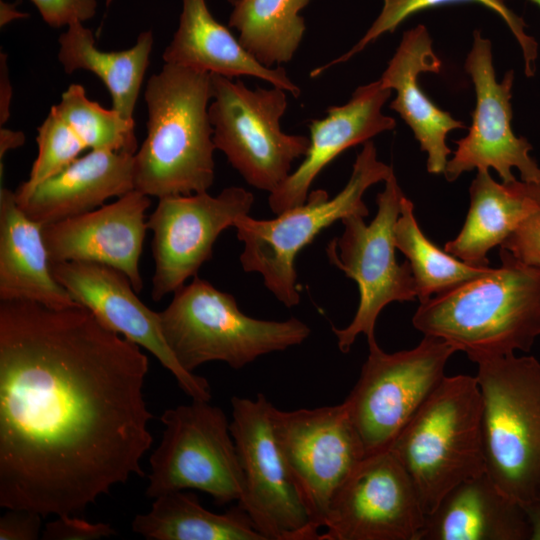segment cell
Returning <instances> with one entry per match:
<instances>
[{
	"label": "cell",
	"mask_w": 540,
	"mask_h": 540,
	"mask_svg": "<svg viewBox=\"0 0 540 540\" xmlns=\"http://www.w3.org/2000/svg\"><path fill=\"white\" fill-rule=\"evenodd\" d=\"M148 370L80 304L0 300V507L77 515L144 477Z\"/></svg>",
	"instance_id": "1"
},
{
	"label": "cell",
	"mask_w": 540,
	"mask_h": 540,
	"mask_svg": "<svg viewBox=\"0 0 540 540\" xmlns=\"http://www.w3.org/2000/svg\"><path fill=\"white\" fill-rule=\"evenodd\" d=\"M501 264L420 303L413 326L441 338L472 362L528 352L540 337V268L500 248Z\"/></svg>",
	"instance_id": "2"
},
{
	"label": "cell",
	"mask_w": 540,
	"mask_h": 540,
	"mask_svg": "<svg viewBox=\"0 0 540 540\" xmlns=\"http://www.w3.org/2000/svg\"><path fill=\"white\" fill-rule=\"evenodd\" d=\"M147 136L134 155L135 190L158 199L207 192L215 178L211 74L165 63L148 80Z\"/></svg>",
	"instance_id": "3"
},
{
	"label": "cell",
	"mask_w": 540,
	"mask_h": 540,
	"mask_svg": "<svg viewBox=\"0 0 540 540\" xmlns=\"http://www.w3.org/2000/svg\"><path fill=\"white\" fill-rule=\"evenodd\" d=\"M431 513L458 484L485 473L482 398L475 376H445L388 448Z\"/></svg>",
	"instance_id": "4"
},
{
	"label": "cell",
	"mask_w": 540,
	"mask_h": 540,
	"mask_svg": "<svg viewBox=\"0 0 540 540\" xmlns=\"http://www.w3.org/2000/svg\"><path fill=\"white\" fill-rule=\"evenodd\" d=\"M485 473L523 506L540 501V362L514 353L481 358Z\"/></svg>",
	"instance_id": "5"
},
{
	"label": "cell",
	"mask_w": 540,
	"mask_h": 540,
	"mask_svg": "<svg viewBox=\"0 0 540 540\" xmlns=\"http://www.w3.org/2000/svg\"><path fill=\"white\" fill-rule=\"evenodd\" d=\"M173 294L159 312L161 329L188 372L212 361L241 369L260 356L300 345L311 334L310 327L295 317L275 321L247 316L232 294L197 275Z\"/></svg>",
	"instance_id": "6"
},
{
	"label": "cell",
	"mask_w": 540,
	"mask_h": 540,
	"mask_svg": "<svg viewBox=\"0 0 540 540\" xmlns=\"http://www.w3.org/2000/svg\"><path fill=\"white\" fill-rule=\"evenodd\" d=\"M393 168L377 158L371 140L363 143L345 187L333 198L323 189L311 191L306 201L276 218L258 220L243 215L234 224L244 249L240 263L245 272L262 275L265 287L286 307L299 304L296 257L325 228L350 215L368 216L363 194L386 181Z\"/></svg>",
	"instance_id": "7"
},
{
	"label": "cell",
	"mask_w": 540,
	"mask_h": 540,
	"mask_svg": "<svg viewBox=\"0 0 540 540\" xmlns=\"http://www.w3.org/2000/svg\"><path fill=\"white\" fill-rule=\"evenodd\" d=\"M209 118L213 141L245 181L272 193L290 175L292 163L304 157L310 139L287 134L280 120L287 95L278 87L252 90L241 80L211 74Z\"/></svg>",
	"instance_id": "8"
},
{
	"label": "cell",
	"mask_w": 540,
	"mask_h": 540,
	"mask_svg": "<svg viewBox=\"0 0 540 540\" xmlns=\"http://www.w3.org/2000/svg\"><path fill=\"white\" fill-rule=\"evenodd\" d=\"M404 196L393 172L377 194L375 218L366 224L361 215L345 217L342 235L327 244L329 262L357 283L360 294L351 323L345 328L332 327L342 353L350 351L360 334L366 336L368 345L377 342L375 325L386 305L417 297L410 264H399L395 257L394 229Z\"/></svg>",
	"instance_id": "9"
},
{
	"label": "cell",
	"mask_w": 540,
	"mask_h": 540,
	"mask_svg": "<svg viewBox=\"0 0 540 540\" xmlns=\"http://www.w3.org/2000/svg\"><path fill=\"white\" fill-rule=\"evenodd\" d=\"M160 420L164 430L150 456L146 496L195 489L217 505L238 502L243 473L225 412L209 401L192 400L166 409Z\"/></svg>",
	"instance_id": "10"
},
{
	"label": "cell",
	"mask_w": 540,
	"mask_h": 540,
	"mask_svg": "<svg viewBox=\"0 0 540 540\" xmlns=\"http://www.w3.org/2000/svg\"><path fill=\"white\" fill-rule=\"evenodd\" d=\"M368 347L360 376L343 402L366 456L389 448L445 377L446 364L458 351L431 335L413 349L391 354L377 342Z\"/></svg>",
	"instance_id": "11"
},
{
	"label": "cell",
	"mask_w": 540,
	"mask_h": 540,
	"mask_svg": "<svg viewBox=\"0 0 540 540\" xmlns=\"http://www.w3.org/2000/svg\"><path fill=\"white\" fill-rule=\"evenodd\" d=\"M233 437L243 473L237 502L265 540H319L285 460L272 424L274 405L258 393L231 399Z\"/></svg>",
	"instance_id": "12"
},
{
	"label": "cell",
	"mask_w": 540,
	"mask_h": 540,
	"mask_svg": "<svg viewBox=\"0 0 540 540\" xmlns=\"http://www.w3.org/2000/svg\"><path fill=\"white\" fill-rule=\"evenodd\" d=\"M274 434L291 477L317 529L343 482L366 456L344 403L272 410Z\"/></svg>",
	"instance_id": "13"
},
{
	"label": "cell",
	"mask_w": 540,
	"mask_h": 540,
	"mask_svg": "<svg viewBox=\"0 0 540 540\" xmlns=\"http://www.w3.org/2000/svg\"><path fill=\"white\" fill-rule=\"evenodd\" d=\"M426 513L395 455L365 456L335 493L319 540H420Z\"/></svg>",
	"instance_id": "14"
},
{
	"label": "cell",
	"mask_w": 540,
	"mask_h": 540,
	"mask_svg": "<svg viewBox=\"0 0 540 540\" xmlns=\"http://www.w3.org/2000/svg\"><path fill=\"white\" fill-rule=\"evenodd\" d=\"M253 203L254 195L236 186L217 196L202 192L160 198L147 219L153 233L152 299L160 301L195 277L212 258L218 236L248 215Z\"/></svg>",
	"instance_id": "15"
},
{
	"label": "cell",
	"mask_w": 540,
	"mask_h": 540,
	"mask_svg": "<svg viewBox=\"0 0 540 540\" xmlns=\"http://www.w3.org/2000/svg\"><path fill=\"white\" fill-rule=\"evenodd\" d=\"M464 69L474 84L476 105L468 134L455 141L457 149L443 172L446 180L455 181L473 169L493 168L502 182H510L516 179L512 172L515 168L521 180L540 182V167L530 155L532 146L525 138L517 137L511 126L514 71H507L497 82L491 42L478 29L473 32Z\"/></svg>",
	"instance_id": "16"
},
{
	"label": "cell",
	"mask_w": 540,
	"mask_h": 540,
	"mask_svg": "<svg viewBox=\"0 0 540 540\" xmlns=\"http://www.w3.org/2000/svg\"><path fill=\"white\" fill-rule=\"evenodd\" d=\"M55 279L78 304L86 307L106 328L154 355L192 400L210 401L209 382L186 371L163 336L159 312L137 296L129 278L102 264L60 262L51 265Z\"/></svg>",
	"instance_id": "17"
},
{
	"label": "cell",
	"mask_w": 540,
	"mask_h": 540,
	"mask_svg": "<svg viewBox=\"0 0 540 540\" xmlns=\"http://www.w3.org/2000/svg\"><path fill=\"white\" fill-rule=\"evenodd\" d=\"M150 197L132 190L108 205L43 225L50 263L87 262L123 272L140 293L139 261L148 230Z\"/></svg>",
	"instance_id": "18"
},
{
	"label": "cell",
	"mask_w": 540,
	"mask_h": 540,
	"mask_svg": "<svg viewBox=\"0 0 540 540\" xmlns=\"http://www.w3.org/2000/svg\"><path fill=\"white\" fill-rule=\"evenodd\" d=\"M391 92L379 80L359 86L346 104L331 106L323 119L310 122V144L303 161L269 194L273 213L303 204L315 178L346 149L395 128V119L382 113Z\"/></svg>",
	"instance_id": "19"
},
{
	"label": "cell",
	"mask_w": 540,
	"mask_h": 540,
	"mask_svg": "<svg viewBox=\"0 0 540 540\" xmlns=\"http://www.w3.org/2000/svg\"><path fill=\"white\" fill-rule=\"evenodd\" d=\"M134 153L91 150L31 189L17 188L16 201L33 221L45 225L77 216L135 189Z\"/></svg>",
	"instance_id": "20"
},
{
	"label": "cell",
	"mask_w": 540,
	"mask_h": 540,
	"mask_svg": "<svg viewBox=\"0 0 540 540\" xmlns=\"http://www.w3.org/2000/svg\"><path fill=\"white\" fill-rule=\"evenodd\" d=\"M442 62L435 54L427 28L419 24L403 33L400 44L379 81L396 91L390 108L411 128L421 150L427 152V171L443 174L452 150L446 144L448 133L466 128L463 122L437 107L420 88L421 73H439Z\"/></svg>",
	"instance_id": "21"
},
{
	"label": "cell",
	"mask_w": 540,
	"mask_h": 540,
	"mask_svg": "<svg viewBox=\"0 0 540 540\" xmlns=\"http://www.w3.org/2000/svg\"><path fill=\"white\" fill-rule=\"evenodd\" d=\"M162 57L165 63L231 79L256 77L295 97L301 94L284 67L269 68L259 62L213 17L206 0H182L178 28Z\"/></svg>",
	"instance_id": "22"
},
{
	"label": "cell",
	"mask_w": 540,
	"mask_h": 540,
	"mask_svg": "<svg viewBox=\"0 0 540 540\" xmlns=\"http://www.w3.org/2000/svg\"><path fill=\"white\" fill-rule=\"evenodd\" d=\"M420 540H531L527 513L486 473L466 480L426 515Z\"/></svg>",
	"instance_id": "23"
},
{
	"label": "cell",
	"mask_w": 540,
	"mask_h": 540,
	"mask_svg": "<svg viewBox=\"0 0 540 540\" xmlns=\"http://www.w3.org/2000/svg\"><path fill=\"white\" fill-rule=\"evenodd\" d=\"M0 300H29L51 308L78 304L55 279L43 225L19 207L15 192L0 190Z\"/></svg>",
	"instance_id": "24"
},
{
	"label": "cell",
	"mask_w": 540,
	"mask_h": 540,
	"mask_svg": "<svg viewBox=\"0 0 540 540\" xmlns=\"http://www.w3.org/2000/svg\"><path fill=\"white\" fill-rule=\"evenodd\" d=\"M470 205L459 234L444 250L467 264L489 267L488 252L500 246L534 212L540 210V182H496L489 170H477Z\"/></svg>",
	"instance_id": "25"
},
{
	"label": "cell",
	"mask_w": 540,
	"mask_h": 540,
	"mask_svg": "<svg viewBox=\"0 0 540 540\" xmlns=\"http://www.w3.org/2000/svg\"><path fill=\"white\" fill-rule=\"evenodd\" d=\"M67 27L58 39V59L65 72L83 69L94 73L109 90L112 108L135 123L134 109L153 46L152 32L140 33L127 50L107 52L97 48L92 31L82 22Z\"/></svg>",
	"instance_id": "26"
},
{
	"label": "cell",
	"mask_w": 540,
	"mask_h": 540,
	"mask_svg": "<svg viewBox=\"0 0 540 540\" xmlns=\"http://www.w3.org/2000/svg\"><path fill=\"white\" fill-rule=\"evenodd\" d=\"M131 527L148 540H265L239 504L214 513L184 490L155 498L150 511L136 515Z\"/></svg>",
	"instance_id": "27"
},
{
	"label": "cell",
	"mask_w": 540,
	"mask_h": 540,
	"mask_svg": "<svg viewBox=\"0 0 540 540\" xmlns=\"http://www.w3.org/2000/svg\"><path fill=\"white\" fill-rule=\"evenodd\" d=\"M311 0H239L229 26L239 32L240 43L263 65L288 63L306 30L300 15Z\"/></svg>",
	"instance_id": "28"
},
{
	"label": "cell",
	"mask_w": 540,
	"mask_h": 540,
	"mask_svg": "<svg viewBox=\"0 0 540 540\" xmlns=\"http://www.w3.org/2000/svg\"><path fill=\"white\" fill-rule=\"evenodd\" d=\"M396 249L410 264L420 303L486 274L491 267H476L442 251L420 229L414 205L405 196L394 229Z\"/></svg>",
	"instance_id": "29"
},
{
	"label": "cell",
	"mask_w": 540,
	"mask_h": 540,
	"mask_svg": "<svg viewBox=\"0 0 540 540\" xmlns=\"http://www.w3.org/2000/svg\"><path fill=\"white\" fill-rule=\"evenodd\" d=\"M457 2H475L498 14L504 20L521 47L526 76H533L538 51L537 42L525 32V22L506 5L504 0H383L381 12L364 36L339 58L314 69L310 74L311 77L319 76L335 64L348 61L382 34L393 32L411 15L429 8Z\"/></svg>",
	"instance_id": "30"
},
{
	"label": "cell",
	"mask_w": 540,
	"mask_h": 540,
	"mask_svg": "<svg viewBox=\"0 0 540 540\" xmlns=\"http://www.w3.org/2000/svg\"><path fill=\"white\" fill-rule=\"evenodd\" d=\"M52 108L91 150L136 153L135 123L126 121L113 108L90 100L80 84H71Z\"/></svg>",
	"instance_id": "31"
},
{
	"label": "cell",
	"mask_w": 540,
	"mask_h": 540,
	"mask_svg": "<svg viewBox=\"0 0 540 540\" xmlns=\"http://www.w3.org/2000/svg\"><path fill=\"white\" fill-rule=\"evenodd\" d=\"M38 154L28 179L19 185L31 189L45 179L58 173L86 149L72 128L51 107L49 114L38 128L36 138Z\"/></svg>",
	"instance_id": "32"
},
{
	"label": "cell",
	"mask_w": 540,
	"mask_h": 540,
	"mask_svg": "<svg viewBox=\"0 0 540 540\" xmlns=\"http://www.w3.org/2000/svg\"><path fill=\"white\" fill-rule=\"evenodd\" d=\"M116 530L107 523H92L76 517L62 515L46 523L42 531L44 540H97L111 537Z\"/></svg>",
	"instance_id": "33"
},
{
	"label": "cell",
	"mask_w": 540,
	"mask_h": 540,
	"mask_svg": "<svg viewBox=\"0 0 540 540\" xmlns=\"http://www.w3.org/2000/svg\"><path fill=\"white\" fill-rule=\"evenodd\" d=\"M522 263L540 268V210L527 217L500 245Z\"/></svg>",
	"instance_id": "34"
},
{
	"label": "cell",
	"mask_w": 540,
	"mask_h": 540,
	"mask_svg": "<svg viewBox=\"0 0 540 540\" xmlns=\"http://www.w3.org/2000/svg\"><path fill=\"white\" fill-rule=\"evenodd\" d=\"M42 19L51 27L69 26L91 19L96 14V0H31Z\"/></svg>",
	"instance_id": "35"
},
{
	"label": "cell",
	"mask_w": 540,
	"mask_h": 540,
	"mask_svg": "<svg viewBox=\"0 0 540 540\" xmlns=\"http://www.w3.org/2000/svg\"><path fill=\"white\" fill-rule=\"evenodd\" d=\"M0 518V540H36L41 531L40 514L28 510L6 509Z\"/></svg>",
	"instance_id": "36"
},
{
	"label": "cell",
	"mask_w": 540,
	"mask_h": 540,
	"mask_svg": "<svg viewBox=\"0 0 540 540\" xmlns=\"http://www.w3.org/2000/svg\"><path fill=\"white\" fill-rule=\"evenodd\" d=\"M12 86L8 77L6 54H0V125L3 127L10 116Z\"/></svg>",
	"instance_id": "37"
},
{
	"label": "cell",
	"mask_w": 540,
	"mask_h": 540,
	"mask_svg": "<svg viewBox=\"0 0 540 540\" xmlns=\"http://www.w3.org/2000/svg\"><path fill=\"white\" fill-rule=\"evenodd\" d=\"M25 136L21 131H12L1 127L0 129V161L2 163L4 155L11 149L22 146Z\"/></svg>",
	"instance_id": "38"
},
{
	"label": "cell",
	"mask_w": 540,
	"mask_h": 540,
	"mask_svg": "<svg viewBox=\"0 0 540 540\" xmlns=\"http://www.w3.org/2000/svg\"><path fill=\"white\" fill-rule=\"evenodd\" d=\"M523 507L531 527V540H540V501Z\"/></svg>",
	"instance_id": "39"
},
{
	"label": "cell",
	"mask_w": 540,
	"mask_h": 540,
	"mask_svg": "<svg viewBox=\"0 0 540 540\" xmlns=\"http://www.w3.org/2000/svg\"><path fill=\"white\" fill-rule=\"evenodd\" d=\"M29 15L23 12H19L16 9L15 4L1 1L0 4V25L1 27L16 19H23Z\"/></svg>",
	"instance_id": "40"
},
{
	"label": "cell",
	"mask_w": 540,
	"mask_h": 540,
	"mask_svg": "<svg viewBox=\"0 0 540 540\" xmlns=\"http://www.w3.org/2000/svg\"><path fill=\"white\" fill-rule=\"evenodd\" d=\"M112 1H113V0H105L106 5H107V6L110 5ZM227 1H228L229 3H231L232 5H235L239 0H227Z\"/></svg>",
	"instance_id": "41"
},
{
	"label": "cell",
	"mask_w": 540,
	"mask_h": 540,
	"mask_svg": "<svg viewBox=\"0 0 540 540\" xmlns=\"http://www.w3.org/2000/svg\"><path fill=\"white\" fill-rule=\"evenodd\" d=\"M540 7V0H528Z\"/></svg>",
	"instance_id": "42"
}]
</instances>
